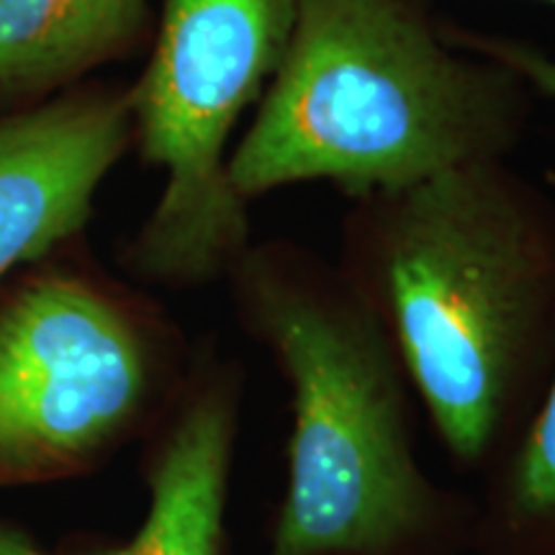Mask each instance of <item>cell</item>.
Here are the masks:
<instances>
[{
    "label": "cell",
    "instance_id": "1",
    "mask_svg": "<svg viewBox=\"0 0 555 555\" xmlns=\"http://www.w3.org/2000/svg\"><path fill=\"white\" fill-rule=\"evenodd\" d=\"M337 266L391 339L448 461L483 481L555 363V201L509 159L350 201Z\"/></svg>",
    "mask_w": 555,
    "mask_h": 555
},
{
    "label": "cell",
    "instance_id": "2",
    "mask_svg": "<svg viewBox=\"0 0 555 555\" xmlns=\"http://www.w3.org/2000/svg\"><path fill=\"white\" fill-rule=\"evenodd\" d=\"M224 281L291 399L286 486L260 555H468L474 494L422 466L404 365L337 262L253 240Z\"/></svg>",
    "mask_w": 555,
    "mask_h": 555
},
{
    "label": "cell",
    "instance_id": "3",
    "mask_svg": "<svg viewBox=\"0 0 555 555\" xmlns=\"http://www.w3.org/2000/svg\"><path fill=\"white\" fill-rule=\"evenodd\" d=\"M535 99L502 62L453 44L420 0H301L229 176L249 206L307 183L347 201L409 189L509 159Z\"/></svg>",
    "mask_w": 555,
    "mask_h": 555
},
{
    "label": "cell",
    "instance_id": "4",
    "mask_svg": "<svg viewBox=\"0 0 555 555\" xmlns=\"http://www.w3.org/2000/svg\"><path fill=\"white\" fill-rule=\"evenodd\" d=\"M301 0H159L157 31L129 88L139 155L163 170L155 208L124 247L139 281L198 288L224 281L253 245L234 191V131L281 67Z\"/></svg>",
    "mask_w": 555,
    "mask_h": 555
},
{
    "label": "cell",
    "instance_id": "5",
    "mask_svg": "<svg viewBox=\"0 0 555 555\" xmlns=\"http://www.w3.org/2000/svg\"><path fill=\"white\" fill-rule=\"evenodd\" d=\"M196 350L155 304L86 268L0 301V486L88 476L176 404Z\"/></svg>",
    "mask_w": 555,
    "mask_h": 555
},
{
    "label": "cell",
    "instance_id": "6",
    "mask_svg": "<svg viewBox=\"0 0 555 555\" xmlns=\"http://www.w3.org/2000/svg\"><path fill=\"white\" fill-rule=\"evenodd\" d=\"M245 367L201 347L165 420L144 437L147 512L129 540L75 538L57 555H232L229 496Z\"/></svg>",
    "mask_w": 555,
    "mask_h": 555
},
{
    "label": "cell",
    "instance_id": "7",
    "mask_svg": "<svg viewBox=\"0 0 555 555\" xmlns=\"http://www.w3.org/2000/svg\"><path fill=\"white\" fill-rule=\"evenodd\" d=\"M131 139L127 90H82L0 116V281L78 237Z\"/></svg>",
    "mask_w": 555,
    "mask_h": 555
},
{
    "label": "cell",
    "instance_id": "8",
    "mask_svg": "<svg viewBox=\"0 0 555 555\" xmlns=\"http://www.w3.org/2000/svg\"><path fill=\"white\" fill-rule=\"evenodd\" d=\"M152 0H0V103L52 93L127 57Z\"/></svg>",
    "mask_w": 555,
    "mask_h": 555
},
{
    "label": "cell",
    "instance_id": "9",
    "mask_svg": "<svg viewBox=\"0 0 555 555\" xmlns=\"http://www.w3.org/2000/svg\"><path fill=\"white\" fill-rule=\"evenodd\" d=\"M478 483L468 555H555V363L515 448Z\"/></svg>",
    "mask_w": 555,
    "mask_h": 555
},
{
    "label": "cell",
    "instance_id": "10",
    "mask_svg": "<svg viewBox=\"0 0 555 555\" xmlns=\"http://www.w3.org/2000/svg\"><path fill=\"white\" fill-rule=\"evenodd\" d=\"M446 37L463 50L481 54L494 62H502L512 73H517L538 99H547L555 103V54L535 41L512 37V34L496 31H476L466 26L442 24Z\"/></svg>",
    "mask_w": 555,
    "mask_h": 555
},
{
    "label": "cell",
    "instance_id": "11",
    "mask_svg": "<svg viewBox=\"0 0 555 555\" xmlns=\"http://www.w3.org/2000/svg\"><path fill=\"white\" fill-rule=\"evenodd\" d=\"M0 555H50L34 543L29 535L0 522Z\"/></svg>",
    "mask_w": 555,
    "mask_h": 555
},
{
    "label": "cell",
    "instance_id": "12",
    "mask_svg": "<svg viewBox=\"0 0 555 555\" xmlns=\"http://www.w3.org/2000/svg\"><path fill=\"white\" fill-rule=\"evenodd\" d=\"M535 3H545V5H551V9H555V0H535Z\"/></svg>",
    "mask_w": 555,
    "mask_h": 555
}]
</instances>
